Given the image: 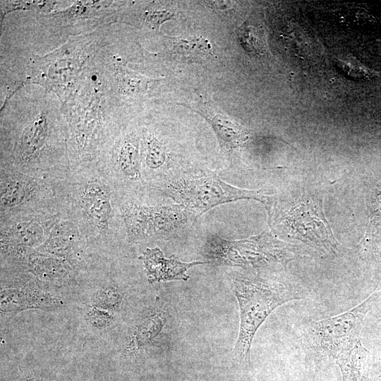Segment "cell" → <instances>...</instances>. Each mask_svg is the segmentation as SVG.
Instances as JSON below:
<instances>
[{"label": "cell", "instance_id": "cell-1", "mask_svg": "<svg viewBox=\"0 0 381 381\" xmlns=\"http://www.w3.org/2000/svg\"><path fill=\"white\" fill-rule=\"evenodd\" d=\"M0 167L61 180L68 177L67 125L54 92L26 85L1 106Z\"/></svg>", "mask_w": 381, "mask_h": 381}, {"label": "cell", "instance_id": "cell-8", "mask_svg": "<svg viewBox=\"0 0 381 381\" xmlns=\"http://www.w3.org/2000/svg\"><path fill=\"white\" fill-rule=\"evenodd\" d=\"M167 191L170 198L196 215L217 205L243 199L262 202L268 214L275 205L274 196L231 186L213 173L200 172L180 177L168 184Z\"/></svg>", "mask_w": 381, "mask_h": 381}, {"label": "cell", "instance_id": "cell-2", "mask_svg": "<svg viewBox=\"0 0 381 381\" xmlns=\"http://www.w3.org/2000/svg\"><path fill=\"white\" fill-rule=\"evenodd\" d=\"M111 25L71 37L44 54L0 46L1 106L24 86L37 85L63 102L92 66L104 44Z\"/></svg>", "mask_w": 381, "mask_h": 381}, {"label": "cell", "instance_id": "cell-12", "mask_svg": "<svg viewBox=\"0 0 381 381\" xmlns=\"http://www.w3.org/2000/svg\"><path fill=\"white\" fill-rule=\"evenodd\" d=\"M64 216L62 208L0 219L1 260L25 266L29 255L47 240Z\"/></svg>", "mask_w": 381, "mask_h": 381}, {"label": "cell", "instance_id": "cell-7", "mask_svg": "<svg viewBox=\"0 0 381 381\" xmlns=\"http://www.w3.org/2000/svg\"><path fill=\"white\" fill-rule=\"evenodd\" d=\"M0 218L63 208L66 179L0 167Z\"/></svg>", "mask_w": 381, "mask_h": 381}, {"label": "cell", "instance_id": "cell-11", "mask_svg": "<svg viewBox=\"0 0 381 381\" xmlns=\"http://www.w3.org/2000/svg\"><path fill=\"white\" fill-rule=\"evenodd\" d=\"M121 37L111 25L105 42L95 58L114 102L122 109L126 102L151 94L162 79L152 78L131 69L130 57Z\"/></svg>", "mask_w": 381, "mask_h": 381}, {"label": "cell", "instance_id": "cell-23", "mask_svg": "<svg viewBox=\"0 0 381 381\" xmlns=\"http://www.w3.org/2000/svg\"><path fill=\"white\" fill-rule=\"evenodd\" d=\"M140 131L141 164L143 162L145 167L152 171L159 169L166 162L167 147L155 131L148 128H143Z\"/></svg>", "mask_w": 381, "mask_h": 381}, {"label": "cell", "instance_id": "cell-3", "mask_svg": "<svg viewBox=\"0 0 381 381\" xmlns=\"http://www.w3.org/2000/svg\"><path fill=\"white\" fill-rule=\"evenodd\" d=\"M61 112L71 171L97 166L123 120L95 59L61 102Z\"/></svg>", "mask_w": 381, "mask_h": 381}, {"label": "cell", "instance_id": "cell-16", "mask_svg": "<svg viewBox=\"0 0 381 381\" xmlns=\"http://www.w3.org/2000/svg\"><path fill=\"white\" fill-rule=\"evenodd\" d=\"M63 304L59 296L45 290L31 279L1 288L0 309L4 314H16L28 309L51 310Z\"/></svg>", "mask_w": 381, "mask_h": 381}, {"label": "cell", "instance_id": "cell-30", "mask_svg": "<svg viewBox=\"0 0 381 381\" xmlns=\"http://www.w3.org/2000/svg\"><path fill=\"white\" fill-rule=\"evenodd\" d=\"M16 381H50L42 373L32 369H21Z\"/></svg>", "mask_w": 381, "mask_h": 381}, {"label": "cell", "instance_id": "cell-24", "mask_svg": "<svg viewBox=\"0 0 381 381\" xmlns=\"http://www.w3.org/2000/svg\"><path fill=\"white\" fill-rule=\"evenodd\" d=\"M72 1H31V0H1V23L10 13L15 12H35L49 13L55 10L67 7Z\"/></svg>", "mask_w": 381, "mask_h": 381}, {"label": "cell", "instance_id": "cell-25", "mask_svg": "<svg viewBox=\"0 0 381 381\" xmlns=\"http://www.w3.org/2000/svg\"><path fill=\"white\" fill-rule=\"evenodd\" d=\"M171 52L179 59L197 61L212 54V47L202 36L193 38H174Z\"/></svg>", "mask_w": 381, "mask_h": 381}, {"label": "cell", "instance_id": "cell-21", "mask_svg": "<svg viewBox=\"0 0 381 381\" xmlns=\"http://www.w3.org/2000/svg\"><path fill=\"white\" fill-rule=\"evenodd\" d=\"M203 115L212 126L220 145L226 150L238 148L248 140V131L226 116L219 113Z\"/></svg>", "mask_w": 381, "mask_h": 381}, {"label": "cell", "instance_id": "cell-14", "mask_svg": "<svg viewBox=\"0 0 381 381\" xmlns=\"http://www.w3.org/2000/svg\"><path fill=\"white\" fill-rule=\"evenodd\" d=\"M120 212L126 237L131 241L171 231L188 221L187 210L180 204L152 205L121 198Z\"/></svg>", "mask_w": 381, "mask_h": 381}, {"label": "cell", "instance_id": "cell-27", "mask_svg": "<svg viewBox=\"0 0 381 381\" xmlns=\"http://www.w3.org/2000/svg\"><path fill=\"white\" fill-rule=\"evenodd\" d=\"M370 212L369 224L363 242L365 247L381 236V181L376 188Z\"/></svg>", "mask_w": 381, "mask_h": 381}, {"label": "cell", "instance_id": "cell-15", "mask_svg": "<svg viewBox=\"0 0 381 381\" xmlns=\"http://www.w3.org/2000/svg\"><path fill=\"white\" fill-rule=\"evenodd\" d=\"M283 221L289 234L319 250L336 255L338 243L325 219L322 200L308 199L292 208Z\"/></svg>", "mask_w": 381, "mask_h": 381}, {"label": "cell", "instance_id": "cell-10", "mask_svg": "<svg viewBox=\"0 0 381 381\" xmlns=\"http://www.w3.org/2000/svg\"><path fill=\"white\" fill-rule=\"evenodd\" d=\"M203 253L209 260L208 262L246 267L269 263L284 265L296 257L292 246L267 231L239 240L212 236L203 247Z\"/></svg>", "mask_w": 381, "mask_h": 381}, {"label": "cell", "instance_id": "cell-19", "mask_svg": "<svg viewBox=\"0 0 381 381\" xmlns=\"http://www.w3.org/2000/svg\"><path fill=\"white\" fill-rule=\"evenodd\" d=\"M25 267L37 280L55 286L71 285L76 280L75 268L68 261L37 250L29 255Z\"/></svg>", "mask_w": 381, "mask_h": 381}, {"label": "cell", "instance_id": "cell-20", "mask_svg": "<svg viewBox=\"0 0 381 381\" xmlns=\"http://www.w3.org/2000/svg\"><path fill=\"white\" fill-rule=\"evenodd\" d=\"M167 313L157 310L143 318L133 328L126 346V353L133 356L147 347L161 332Z\"/></svg>", "mask_w": 381, "mask_h": 381}, {"label": "cell", "instance_id": "cell-6", "mask_svg": "<svg viewBox=\"0 0 381 381\" xmlns=\"http://www.w3.org/2000/svg\"><path fill=\"white\" fill-rule=\"evenodd\" d=\"M233 284L240 310L234 356L236 362L247 369L250 366V347L258 328L277 308L303 299L305 296L289 285L260 279L237 277Z\"/></svg>", "mask_w": 381, "mask_h": 381}, {"label": "cell", "instance_id": "cell-26", "mask_svg": "<svg viewBox=\"0 0 381 381\" xmlns=\"http://www.w3.org/2000/svg\"><path fill=\"white\" fill-rule=\"evenodd\" d=\"M122 300L123 295L118 287L114 285H107L95 292L91 306L115 313L120 309Z\"/></svg>", "mask_w": 381, "mask_h": 381}, {"label": "cell", "instance_id": "cell-28", "mask_svg": "<svg viewBox=\"0 0 381 381\" xmlns=\"http://www.w3.org/2000/svg\"><path fill=\"white\" fill-rule=\"evenodd\" d=\"M114 314L110 311L91 306V308L85 313V319L92 327L104 329L112 324Z\"/></svg>", "mask_w": 381, "mask_h": 381}, {"label": "cell", "instance_id": "cell-13", "mask_svg": "<svg viewBox=\"0 0 381 381\" xmlns=\"http://www.w3.org/2000/svg\"><path fill=\"white\" fill-rule=\"evenodd\" d=\"M141 131L124 122L110 140L97 167L121 192L142 179Z\"/></svg>", "mask_w": 381, "mask_h": 381}, {"label": "cell", "instance_id": "cell-22", "mask_svg": "<svg viewBox=\"0 0 381 381\" xmlns=\"http://www.w3.org/2000/svg\"><path fill=\"white\" fill-rule=\"evenodd\" d=\"M369 351L359 340L349 351L335 361L339 365L342 381H365V369L370 357Z\"/></svg>", "mask_w": 381, "mask_h": 381}, {"label": "cell", "instance_id": "cell-4", "mask_svg": "<svg viewBox=\"0 0 381 381\" xmlns=\"http://www.w3.org/2000/svg\"><path fill=\"white\" fill-rule=\"evenodd\" d=\"M124 1H72L49 13L15 12L1 24L6 45L37 52L55 49L71 37L88 34L116 23Z\"/></svg>", "mask_w": 381, "mask_h": 381}, {"label": "cell", "instance_id": "cell-29", "mask_svg": "<svg viewBox=\"0 0 381 381\" xmlns=\"http://www.w3.org/2000/svg\"><path fill=\"white\" fill-rule=\"evenodd\" d=\"M365 381H381V357L370 356L365 369Z\"/></svg>", "mask_w": 381, "mask_h": 381}, {"label": "cell", "instance_id": "cell-17", "mask_svg": "<svg viewBox=\"0 0 381 381\" xmlns=\"http://www.w3.org/2000/svg\"><path fill=\"white\" fill-rule=\"evenodd\" d=\"M87 244L77 224L65 214L47 240L36 250L68 261L75 268V258Z\"/></svg>", "mask_w": 381, "mask_h": 381}, {"label": "cell", "instance_id": "cell-9", "mask_svg": "<svg viewBox=\"0 0 381 381\" xmlns=\"http://www.w3.org/2000/svg\"><path fill=\"white\" fill-rule=\"evenodd\" d=\"M380 293V289H377L363 302L344 313L299 325L304 344L315 353L336 361L360 340L363 320Z\"/></svg>", "mask_w": 381, "mask_h": 381}, {"label": "cell", "instance_id": "cell-5", "mask_svg": "<svg viewBox=\"0 0 381 381\" xmlns=\"http://www.w3.org/2000/svg\"><path fill=\"white\" fill-rule=\"evenodd\" d=\"M121 198V193L97 167L83 168L71 171L65 181L63 210L87 243H110L122 232L126 234Z\"/></svg>", "mask_w": 381, "mask_h": 381}, {"label": "cell", "instance_id": "cell-18", "mask_svg": "<svg viewBox=\"0 0 381 381\" xmlns=\"http://www.w3.org/2000/svg\"><path fill=\"white\" fill-rule=\"evenodd\" d=\"M143 262L149 283L189 278L188 270L193 266L207 263V261L182 262L174 255L166 258L159 248H146L139 257Z\"/></svg>", "mask_w": 381, "mask_h": 381}]
</instances>
